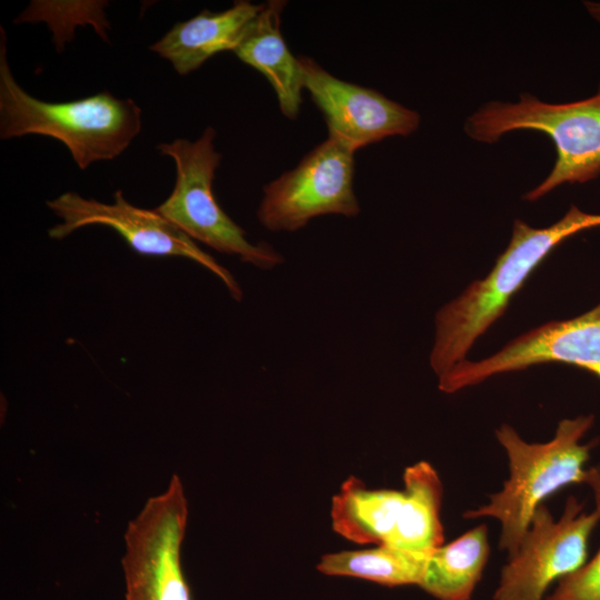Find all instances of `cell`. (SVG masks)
I'll return each instance as SVG.
<instances>
[{
	"mask_svg": "<svg viewBox=\"0 0 600 600\" xmlns=\"http://www.w3.org/2000/svg\"><path fill=\"white\" fill-rule=\"evenodd\" d=\"M303 88L323 114L328 137L352 151L393 136H409L420 116L381 92L341 80L310 57H298Z\"/></svg>",
	"mask_w": 600,
	"mask_h": 600,
	"instance_id": "obj_11",
	"label": "cell"
},
{
	"mask_svg": "<svg viewBox=\"0 0 600 600\" xmlns=\"http://www.w3.org/2000/svg\"><path fill=\"white\" fill-rule=\"evenodd\" d=\"M489 552L487 527L477 526L431 551L420 587L439 600H470Z\"/></svg>",
	"mask_w": 600,
	"mask_h": 600,
	"instance_id": "obj_15",
	"label": "cell"
},
{
	"mask_svg": "<svg viewBox=\"0 0 600 600\" xmlns=\"http://www.w3.org/2000/svg\"><path fill=\"white\" fill-rule=\"evenodd\" d=\"M548 362L573 364L600 378V303L578 317L537 327L488 358L459 362L439 377V389L453 393L496 374Z\"/></svg>",
	"mask_w": 600,
	"mask_h": 600,
	"instance_id": "obj_10",
	"label": "cell"
},
{
	"mask_svg": "<svg viewBox=\"0 0 600 600\" xmlns=\"http://www.w3.org/2000/svg\"><path fill=\"white\" fill-rule=\"evenodd\" d=\"M187 521L184 489L173 474L128 523L121 559L126 600H191L181 568Z\"/></svg>",
	"mask_w": 600,
	"mask_h": 600,
	"instance_id": "obj_6",
	"label": "cell"
},
{
	"mask_svg": "<svg viewBox=\"0 0 600 600\" xmlns=\"http://www.w3.org/2000/svg\"><path fill=\"white\" fill-rule=\"evenodd\" d=\"M597 227L600 214L584 212L576 206L544 228L516 219L510 242L487 277L473 281L436 314L430 364L438 378L466 360L476 340L503 314L514 293L558 244Z\"/></svg>",
	"mask_w": 600,
	"mask_h": 600,
	"instance_id": "obj_1",
	"label": "cell"
},
{
	"mask_svg": "<svg viewBox=\"0 0 600 600\" xmlns=\"http://www.w3.org/2000/svg\"><path fill=\"white\" fill-rule=\"evenodd\" d=\"M113 199V203H103L70 191L47 201L49 209L62 220L48 231L49 237L62 239L83 227L106 226L120 233L140 254L182 257L196 261L216 274L236 300L242 298L241 288L232 274L156 209L134 207L124 199L121 190L116 191Z\"/></svg>",
	"mask_w": 600,
	"mask_h": 600,
	"instance_id": "obj_9",
	"label": "cell"
},
{
	"mask_svg": "<svg viewBox=\"0 0 600 600\" xmlns=\"http://www.w3.org/2000/svg\"><path fill=\"white\" fill-rule=\"evenodd\" d=\"M517 130L542 132L556 149L552 169L524 194L526 201H537L564 183L596 179L600 174V83L593 96L567 103H549L527 92L517 102L490 101L464 123L466 133L484 143Z\"/></svg>",
	"mask_w": 600,
	"mask_h": 600,
	"instance_id": "obj_4",
	"label": "cell"
},
{
	"mask_svg": "<svg viewBox=\"0 0 600 600\" xmlns=\"http://www.w3.org/2000/svg\"><path fill=\"white\" fill-rule=\"evenodd\" d=\"M430 553L380 544L364 550L328 553L317 568L328 576L362 578L389 587L420 586Z\"/></svg>",
	"mask_w": 600,
	"mask_h": 600,
	"instance_id": "obj_16",
	"label": "cell"
},
{
	"mask_svg": "<svg viewBox=\"0 0 600 600\" xmlns=\"http://www.w3.org/2000/svg\"><path fill=\"white\" fill-rule=\"evenodd\" d=\"M593 420L592 414L563 419L554 437L544 443H529L511 426L502 424L496 437L507 452L510 477L487 504L464 512L463 517L499 520L500 548L510 558L517 553L537 508L559 489L587 483L600 503V467H584L596 442L581 444Z\"/></svg>",
	"mask_w": 600,
	"mask_h": 600,
	"instance_id": "obj_2",
	"label": "cell"
},
{
	"mask_svg": "<svg viewBox=\"0 0 600 600\" xmlns=\"http://www.w3.org/2000/svg\"><path fill=\"white\" fill-rule=\"evenodd\" d=\"M264 3L236 1L227 10H203L193 18L177 22L150 50L167 59L186 76L222 51H234Z\"/></svg>",
	"mask_w": 600,
	"mask_h": 600,
	"instance_id": "obj_13",
	"label": "cell"
},
{
	"mask_svg": "<svg viewBox=\"0 0 600 600\" xmlns=\"http://www.w3.org/2000/svg\"><path fill=\"white\" fill-rule=\"evenodd\" d=\"M333 530L356 543L386 544L412 550L418 534L413 494L403 489H368L350 478L332 499Z\"/></svg>",
	"mask_w": 600,
	"mask_h": 600,
	"instance_id": "obj_12",
	"label": "cell"
},
{
	"mask_svg": "<svg viewBox=\"0 0 600 600\" xmlns=\"http://www.w3.org/2000/svg\"><path fill=\"white\" fill-rule=\"evenodd\" d=\"M286 6L283 0L266 2L233 52L268 79L282 114L294 120L304 88L299 59L288 49L280 29Z\"/></svg>",
	"mask_w": 600,
	"mask_h": 600,
	"instance_id": "obj_14",
	"label": "cell"
},
{
	"mask_svg": "<svg viewBox=\"0 0 600 600\" xmlns=\"http://www.w3.org/2000/svg\"><path fill=\"white\" fill-rule=\"evenodd\" d=\"M0 138L41 134L61 141L73 161L87 169L120 156L141 131V109L132 99L109 92L67 102H46L16 81L0 28Z\"/></svg>",
	"mask_w": 600,
	"mask_h": 600,
	"instance_id": "obj_3",
	"label": "cell"
},
{
	"mask_svg": "<svg viewBox=\"0 0 600 600\" xmlns=\"http://www.w3.org/2000/svg\"><path fill=\"white\" fill-rule=\"evenodd\" d=\"M600 522V503L590 511L570 496L554 520L539 506L517 553L501 571L494 600H546L553 583L577 572L588 561L589 538Z\"/></svg>",
	"mask_w": 600,
	"mask_h": 600,
	"instance_id": "obj_8",
	"label": "cell"
},
{
	"mask_svg": "<svg viewBox=\"0 0 600 600\" xmlns=\"http://www.w3.org/2000/svg\"><path fill=\"white\" fill-rule=\"evenodd\" d=\"M546 600H600V548L581 569L560 580Z\"/></svg>",
	"mask_w": 600,
	"mask_h": 600,
	"instance_id": "obj_17",
	"label": "cell"
},
{
	"mask_svg": "<svg viewBox=\"0 0 600 600\" xmlns=\"http://www.w3.org/2000/svg\"><path fill=\"white\" fill-rule=\"evenodd\" d=\"M353 177L354 151L328 137L263 187L258 219L270 231H296L323 214L356 217Z\"/></svg>",
	"mask_w": 600,
	"mask_h": 600,
	"instance_id": "obj_7",
	"label": "cell"
},
{
	"mask_svg": "<svg viewBox=\"0 0 600 600\" xmlns=\"http://www.w3.org/2000/svg\"><path fill=\"white\" fill-rule=\"evenodd\" d=\"M216 130L206 128L196 141L176 139L157 149L176 163L171 194L156 208L192 240L261 269L282 263V256L266 242L251 243L246 231L221 209L212 182L222 156L214 150Z\"/></svg>",
	"mask_w": 600,
	"mask_h": 600,
	"instance_id": "obj_5",
	"label": "cell"
}]
</instances>
